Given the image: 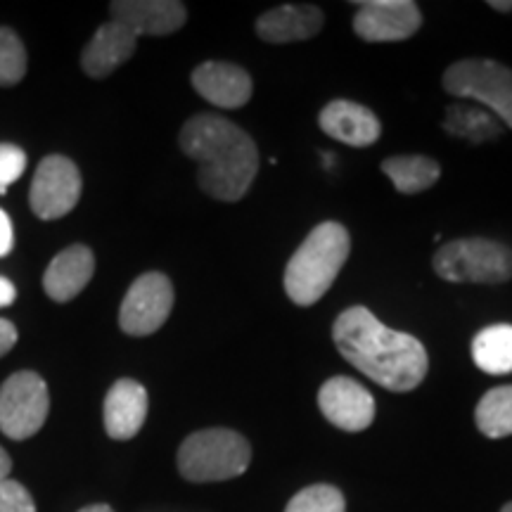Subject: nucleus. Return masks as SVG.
I'll return each instance as SVG.
<instances>
[{
	"label": "nucleus",
	"instance_id": "obj_1",
	"mask_svg": "<svg viewBox=\"0 0 512 512\" xmlns=\"http://www.w3.org/2000/svg\"><path fill=\"white\" fill-rule=\"evenodd\" d=\"M332 339L344 361L389 392H413L430 370V358L420 339L387 328L366 306H351L339 313L332 325Z\"/></svg>",
	"mask_w": 512,
	"mask_h": 512
},
{
	"label": "nucleus",
	"instance_id": "obj_2",
	"mask_svg": "<svg viewBox=\"0 0 512 512\" xmlns=\"http://www.w3.org/2000/svg\"><path fill=\"white\" fill-rule=\"evenodd\" d=\"M178 145L197 162V183L219 202H240L259 174V150L245 128L202 112L185 121Z\"/></svg>",
	"mask_w": 512,
	"mask_h": 512
},
{
	"label": "nucleus",
	"instance_id": "obj_3",
	"mask_svg": "<svg viewBox=\"0 0 512 512\" xmlns=\"http://www.w3.org/2000/svg\"><path fill=\"white\" fill-rule=\"evenodd\" d=\"M351 252L349 230L337 221L318 223L306 235L285 268V292L297 306H311L323 299Z\"/></svg>",
	"mask_w": 512,
	"mask_h": 512
},
{
	"label": "nucleus",
	"instance_id": "obj_4",
	"mask_svg": "<svg viewBox=\"0 0 512 512\" xmlns=\"http://www.w3.org/2000/svg\"><path fill=\"white\" fill-rule=\"evenodd\" d=\"M178 472L195 484L226 482L245 475L252 463V446L240 432L211 427L190 434L178 448Z\"/></svg>",
	"mask_w": 512,
	"mask_h": 512
},
{
	"label": "nucleus",
	"instance_id": "obj_5",
	"mask_svg": "<svg viewBox=\"0 0 512 512\" xmlns=\"http://www.w3.org/2000/svg\"><path fill=\"white\" fill-rule=\"evenodd\" d=\"M432 266L446 283L501 285L512 280V249L486 238L453 240L437 249Z\"/></svg>",
	"mask_w": 512,
	"mask_h": 512
},
{
	"label": "nucleus",
	"instance_id": "obj_6",
	"mask_svg": "<svg viewBox=\"0 0 512 512\" xmlns=\"http://www.w3.org/2000/svg\"><path fill=\"white\" fill-rule=\"evenodd\" d=\"M441 86L458 100H472L512 128V69L503 62L472 60L453 62L441 76Z\"/></svg>",
	"mask_w": 512,
	"mask_h": 512
},
{
	"label": "nucleus",
	"instance_id": "obj_7",
	"mask_svg": "<svg viewBox=\"0 0 512 512\" xmlns=\"http://www.w3.org/2000/svg\"><path fill=\"white\" fill-rule=\"evenodd\" d=\"M50 411L48 384L38 373L19 370L0 387V432L22 441L46 425Z\"/></svg>",
	"mask_w": 512,
	"mask_h": 512
},
{
	"label": "nucleus",
	"instance_id": "obj_8",
	"mask_svg": "<svg viewBox=\"0 0 512 512\" xmlns=\"http://www.w3.org/2000/svg\"><path fill=\"white\" fill-rule=\"evenodd\" d=\"M174 285L159 271H147L133 280L119 309V328L131 337H147L166 323L174 309Z\"/></svg>",
	"mask_w": 512,
	"mask_h": 512
},
{
	"label": "nucleus",
	"instance_id": "obj_9",
	"mask_svg": "<svg viewBox=\"0 0 512 512\" xmlns=\"http://www.w3.org/2000/svg\"><path fill=\"white\" fill-rule=\"evenodd\" d=\"M81 171L69 157L50 155L38 164L29 190L31 211L41 221L67 216L81 200Z\"/></svg>",
	"mask_w": 512,
	"mask_h": 512
},
{
	"label": "nucleus",
	"instance_id": "obj_10",
	"mask_svg": "<svg viewBox=\"0 0 512 512\" xmlns=\"http://www.w3.org/2000/svg\"><path fill=\"white\" fill-rule=\"evenodd\" d=\"M354 31L368 43L406 41L422 27V12L413 0H366L354 3Z\"/></svg>",
	"mask_w": 512,
	"mask_h": 512
},
{
	"label": "nucleus",
	"instance_id": "obj_11",
	"mask_svg": "<svg viewBox=\"0 0 512 512\" xmlns=\"http://www.w3.org/2000/svg\"><path fill=\"white\" fill-rule=\"evenodd\" d=\"M318 408L330 425L344 432H363L375 420V399L351 377H330L318 392Z\"/></svg>",
	"mask_w": 512,
	"mask_h": 512
},
{
	"label": "nucleus",
	"instance_id": "obj_12",
	"mask_svg": "<svg viewBox=\"0 0 512 512\" xmlns=\"http://www.w3.org/2000/svg\"><path fill=\"white\" fill-rule=\"evenodd\" d=\"M110 19L133 36H171L183 29L188 10L178 0H114Z\"/></svg>",
	"mask_w": 512,
	"mask_h": 512
},
{
	"label": "nucleus",
	"instance_id": "obj_13",
	"mask_svg": "<svg viewBox=\"0 0 512 512\" xmlns=\"http://www.w3.org/2000/svg\"><path fill=\"white\" fill-rule=\"evenodd\" d=\"M192 88L221 110H240L252 100L254 83L240 64L209 60L195 67L190 76Z\"/></svg>",
	"mask_w": 512,
	"mask_h": 512
},
{
	"label": "nucleus",
	"instance_id": "obj_14",
	"mask_svg": "<svg viewBox=\"0 0 512 512\" xmlns=\"http://www.w3.org/2000/svg\"><path fill=\"white\" fill-rule=\"evenodd\" d=\"M320 131L349 147H370L382 133L373 110L354 100H332L318 114Z\"/></svg>",
	"mask_w": 512,
	"mask_h": 512
},
{
	"label": "nucleus",
	"instance_id": "obj_15",
	"mask_svg": "<svg viewBox=\"0 0 512 512\" xmlns=\"http://www.w3.org/2000/svg\"><path fill=\"white\" fill-rule=\"evenodd\" d=\"M147 408H150V399L143 384L131 377H121L105 396V408H102L105 432L117 441L133 439L143 430Z\"/></svg>",
	"mask_w": 512,
	"mask_h": 512
},
{
	"label": "nucleus",
	"instance_id": "obj_16",
	"mask_svg": "<svg viewBox=\"0 0 512 512\" xmlns=\"http://www.w3.org/2000/svg\"><path fill=\"white\" fill-rule=\"evenodd\" d=\"M325 15L318 5H278L256 19V34L261 41L283 46V43L309 41L318 36Z\"/></svg>",
	"mask_w": 512,
	"mask_h": 512
},
{
	"label": "nucleus",
	"instance_id": "obj_17",
	"mask_svg": "<svg viewBox=\"0 0 512 512\" xmlns=\"http://www.w3.org/2000/svg\"><path fill=\"white\" fill-rule=\"evenodd\" d=\"M138 38L117 22H105L95 31L88 46L81 53V69L91 79H105L117 72L121 64L128 62L136 53Z\"/></svg>",
	"mask_w": 512,
	"mask_h": 512
},
{
	"label": "nucleus",
	"instance_id": "obj_18",
	"mask_svg": "<svg viewBox=\"0 0 512 512\" xmlns=\"http://www.w3.org/2000/svg\"><path fill=\"white\" fill-rule=\"evenodd\" d=\"M95 273V254L86 245H72L62 249L60 254L50 261L43 275V290L53 302H72L83 287L91 283Z\"/></svg>",
	"mask_w": 512,
	"mask_h": 512
},
{
	"label": "nucleus",
	"instance_id": "obj_19",
	"mask_svg": "<svg viewBox=\"0 0 512 512\" xmlns=\"http://www.w3.org/2000/svg\"><path fill=\"white\" fill-rule=\"evenodd\" d=\"M448 136L467 140V143H489V140L501 138L503 124L496 114L472 100H458L446 107L444 121H441Z\"/></svg>",
	"mask_w": 512,
	"mask_h": 512
},
{
	"label": "nucleus",
	"instance_id": "obj_20",
	"mask_svg": "<svg viewBox=\"0 0 512 512\" xmlns=\"http://www.w3.org/2000/svg\"><path fill=\"white\" fill-rule=\"evenodd\" d=\"M380 169L401 195H418V192L430 190L441 178L439 162L427 155L387 157L380 164Z\"/></svg>",
	"mask_w": 512,
	"mask_h": 512
},
{
	"label": "nucleus",
	"instance_id": "obj_21",
	"mask_svg": "<svg viewBox=\"0 0 512 512\" xmlns=\"http://www.w3.org/2000/svg\"><path fill=\"white\" fill-rule=\"evenodd\" d=\"M472 361L486 375L512 373V325L498 323L479 330L472 339Z\"/></svg>",
	"mask_w": 512,
	"mask_h": 512
},
{
	"label": "nucleus",
	"instance_id": "obj_22",
	"mask_svg": "<svg viewBox=\"0 0 512 512\" xmlns=\"http://www.w3.org/2000/svg\"><path fill=\"white\" fill-rule=\"evenodd\" d=\"M479 432L489 439H503L512 434V384L489 389L475 408Z\"/></svg>",
	"mask_w": 512,
	"mask_h": 512
},
{
	"label": "nucleus",
	"instance_id": "obj_23",
	"mask_svg": "<svg viewBox=\"0 0 512 512\" xmlns=\"http://www.w3.org/2000/svg\"><path fill=\"white\" fill-rule=\"evenodd\" d=\"M27 48L10 27H0V86H17L27 76Z\"/></svg>",
	"mask_w": 512,
	"mask_h": 512
},
{
	"label": "nucleus",
	"instance_id": "obj_24",
	"mask_svg": "<svg viewBox=\"0 0 512 512\" xmlns=\"http://www.w3.org/2000/svg\"><path fill=\"white\" fill-rule=\"evenodd\" d=\"M285 512H347V501L337 486L313 484L292 496Z\"/></svg>",
	"mask_w": 512,
	"mask_h": 512
},
{
	"label": "nucleus",
	"instance_id": "obj_25",
	"mask_svg": "<svg viewBox=\"0 0 512 512\" xmlns=\"http://www.w3.org/2000/svg\"><path fill=\"white\" fill-rule=\"evenodd\" d=\"M27 169V152L12 143H0V195L8 192V185L19 181Z\"/></svg>",
	"mask_w": 512,
	"mask_h": 512
},
{
	"label": "nucleus",
	"instance_id": "obj_26",
	"mask_svg": "<svg viewBox=\"0 0 512 512\" xmlns=\"http://www.w3.org/2000/svg\"><path fill=\"white\" fill-rule=\"evenodd\" d=\"M0 512H36L34 496L15 479L0 482Z\"/></svg>",
	"mask_w": 512,
	"mask_h": 512
},
{
	"label": "nucleus",
	"instance_id": "obj_27",
	"mask_svg": "<svg viewBox=\"0 0 512 512\" xmlns=\"http://www.w3.org/2000/svg\"><path fill=\"white\" fill-rule=\"evenodd\" d=\"M15 245V233H12L10 216L0 209V256H8Z\"/></svg>",
	"mask_w": 512,
	"mask_h": 512
},
{
	"label": "nucleus",
	"instance_id": "obj_28",
	"mask_svg": "<svg viewBox=\"0 0 512 512\" xmlns=\"http://www.w3.org/2000/svg\"><path fill=\"white\" fill-rule=\"evenodd\" d=\"M15 342H17V328L10 323V320L0 318V358L15 347Z\"/></svg>",
	"mask_w": 512,
	"mask_h": 512
},
{
	"label": "nucleus",
	"instance_id": "obj_29",
	"mask_svg": "<svg viewBox=\"0 0 512 512\" xmlns=\"http://www.w3.org/2000/svg\"><path fill=\"white\" fill-rule=\"evenodd\" d=\"M15 297H17L15 285H12L8 278H3V275H0V309L10 306L12 302H15Z\"/></svg>",
	"mask_w": 512,
	"mask_h": 512
},
{
	"label": "nucleus",
	"instance_id": "obj_30",
	"mask_svg": "<svg viewBox=\"0 0 512 512\" xmlns=\"http://www.w3.org/2000/svg\"><path fill=\"white\" fill-rule=\"evenodd\" d=\"M10 470H12V460L8 456V451H5V448L0 446V482H3V479H8Z\"/></svg>",
	"mask_w": 512,
	"mask_h": 512
},
{
	"label": "nucleus",
	"instance_id": "obj_31",
	"mask_svg": "<svg viewBox=\"0 0 512 512\" xmlns=\"http://www.w3.org/2000/svg\"><path fill=\"white\" fill-rule=\"evenodd\" d=\"M489 8H494L498 12H512V0H491Z\"/></svg>",
	"mask_w": 512,
	"mask_h": 512
},
{
	"label": "nucleus",
	"instance_id": "obj_32",
	"mask_svg": "<svg viewBox=\"0 0 512 512\" xmlns=\"http://www.w3.org/2000/svg\"><path fill=\"white\" fill-rule=\"evenodd\" d=\"M79 512H114V510L110 508V505H105V503H95V505H88V508H83Z\"/></svg>",
	"mask_w": 512,
	"mask_h": 512
},
{
	"label": "nucleus",
	"instance_id": "obj_33",
	"mask_svg": "<svg viewBox=\"0 0 512 512\" xmlns=\"http://www.w3.org/2000/svg\"><path fill=\"white\" fill-rule=\"evenodd\" d=\"M501 512H512V501H510V503H505L503 508H501Z\"/></svg>",
	"mask_w": 512,
	"mask_h": 512
}]
</instances>
